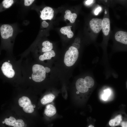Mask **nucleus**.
Instances as JSON below:
<instances>
[{"mask_svg": "<svg viewBox=\"0 0 127 127\" xmlns=\"http://www.w3.org/2000/svg\"><path fill=\"white\" fill-rule=\"evenodd\" d=\"M32 73L31 77L34 81L39 82L43 81L46 77V72L45 67L43 65L35 64L32 67Z\"/></svg>", "mask_w": 127, "mask_h": 127, "instance_id": "nucleus-1", "label": "nucleus"}, {"mask_svg": "<svg viewBox=\"0 0 127 127\" xmlns=\"http://www.w3.org/2000/svg\"><path fill=\"white\" fill-rule=\"evenodd\" d=\"M78 55V50L72 46L70 47L65 55L64 63L65 65L68 67L73 65L77 60Z\"/></svg>", "mask_w": 127, "mask_h": 127, "instance_id": "nucleus-2", "label": "nucleus"}, {"mask_svg": "<svg viewBox=\"0 0 127 127\" xmlns=\"http://www.w3.org/2000/svg\"><path fill=\"white\" fill-rule=\"evenodd\" d=\"M19 105L23 107L24 111L26 113H31L34 111L33 105H32L31 101L28 97L23 96L20 98L18 100Z\"/></svg>", "mask_w": 127, "mask_h": 127, "instance_id": "nucleus-3", "label": "nucleus"}, {"mask_svg": "<svg viewBox=\"0 0 127 127\" xmlns=\"http://www.w3.org/2000/svg\"><path fill=\"white\" fill-rule=\"evenodd\" d=\"M1 70L4 75L8 78H13L16 75L15 71L10 62L6 61L4 62L1 67Z\"/></svg>", "mask_w": 127, "mask_h": 127, "instance_id": "nucleus-4", "label": "nucleus"}, {"mask_svg": "<svg viewBox=\"0 0 127 127\" xmlns=\"http://www.w3.org/2000/svg\"><path fill=\"white\" fill-rule=\"evenodd\" d=\"M0 32L2 37L4 39H7L12 36L13 30L11 25L4 24L0 28Z\"/></svg>", "mask_w": 127, "mask_h": 127, "instance_id": "nucleus-5", "label": "nucleus"}, {"mask_svg": "<svg viewBox=\"0 0 127 127\" xmlns=\"http://www.w3.org/2000/svg\"><path fill=\"white\" fill-rule=\"evenodd\" d=\"M103 20L98 18H93L90 21V25L93 31L95 33H98L102 29Z\"/></svg>", "mask_w": 127, "mask_h": 127, "instance_id": "nucleus-6", "label": "nucleus"}, {"mask_svg": "<svg viewBox=\"0 0 127 127\" xmlns=\"http://www.w3.org/2000/svg\"><path fill=\"white\" fill-rule=\"evenodd\" d=\"M40 17L43 20H51L54 16V11L53 9L49 7H45L40 11Z\"/></svg>", "mask_w": 127, "mask_h": 127, "instance_id": "nucleus-7", "label": "nucleus"}, {"mask_svg": "<svg viewBox=\"0 0 127 127\" xmlns=\"http://www.w3.org/2000/svg\"><path fill=\"white\" fill-rule=\"evenodd\" d=\"M4 123L7 125L14 127H24V123L22 120H16L12 116L10 117L9 118H6L4 120Z\"/></svg>", "mask_w": 127, "mask_h": 127, "instance_id": "nucleus-8", "label": "nucleus"}, {"mask_svg": "<svg viewBox=\"0 0 127 127\" xmlns=\"http://www.w3.org/2000/svg\"><path fill=\"white\" fill-rule=\"evenodd\" d=\"M115 38L117 41L123 44H127V32L122 31L117 32L115 35Z\"/></svg>", "mask_w": 127, "mask_h": 127, "instance_id": "nucleus-9", "label": "nucleus"}, {"mask_svg": "<svg viewBox=\"0 0 127 127\" xmlns=\"http://www.w3.org/2000/svg\"><path fill=\"white\" fill-rule=\"evenodd\" d=\"M76 87L77 91L81 93L86 92L88 90V88L85 85L84 79L82 78H79L77 80Z\"/></svg>", "mask_w": 127, "mask_h": 127, "instance_id": "nucleus-10", "label": "nucleus"}, {"mask_svg": "<svg viewBox=\"0 0 127 127\" xmlns=\"http://www.w3.org/2000/svg\"><path fill=\"white\" fill-rule=\"evenodd\" d=\"M102 20V32L104 35L107 36L110 30V20L108 18H104Z\"/></svg>", "mask_w": 127, "mask_h": 127, "instance_id": "nucleus-11", "label": "nucleus"}, {"mask_svg": "<svg viewBox=\"0 0 127 127\" xmlns=\"http://www.w3.org/2000/svg\"><path fill=\"white\" fill-rule=\"evenodd\" d=\"M56 113V108L53 105L49 104L46 106L44 110V113L47 116H52L54 115Z\"/></svg>", "mask_w": 127, "mask_h": 127, "instance_id": "nucleus-12", "label": "nucleus"}, {"mask_svg": "<svg viewBox=\"0 0 127 127\" xmlns=\"http://www.w3.org/2000/svg\"><path fill=\"white\" fill-rule=\"evenodd\" d=\"M71 26H69L62 27L60 30L61 33L64 35H67L68 38H71L73 37L74 34L71 30Z\"/></svg>", "mask_w": 127, "mask_h": 127, "instance_id": "nucleus-13", "label": "nucleus"}, {"mask_svg": "<svg viewBox=\"0 0 127 127\" xmlns=\"http://www.w3.org/2000/svg\"><path fill=\"white\" fill-rule=\"evenodd\" d=\"M55 55V53L54 51L53 50H51L45 52L43 55H40L39 57V59L41 61L50 60L52 57H54Z\"/></svg>", "mask_w": 127, "mask_h": 127, "instance_id": "nucleus-14", "label": "nucleus"}, {"mask_svg": "<svg viewBox=\"0 0 127 127\" xmlns=\"http://www.w3.org/2000/svg\"><path fill=\"white\" fill-rule=\"evenodd\" d=\"M55 98V96L52 94L45 95L41 100V102L43 105H45L51 102Z\"/></svg>", "mask_w": 127, "mask_h": 127, "instance_id": "nucleus-15", "label": "nucleus"}, {"mask_svg": "<svg viewBox=\"0 0 127 127\" xmlns=\"http://www.w3.org/2000/svg\"><path fill=\"white\" fill-rule=\"evenodd\" d=\"M65 14L64 16L65 19H67L70 22L73 23L75 22L77 16L76 14L72 13L70 10H67L65 11Z\"/></svg>", "mask_w": 127, "mask_h": 127, "instance_id": "nucleus-16", "label": "nucleus"}, {"mask_svg": "<svg viewBox=\"0 0 127 127\" xmlns=\"http://www.w3.org/2000/svg\"><path fill=\"white\" fill-rule=\"evenodd\" d=\"M43 46L42 49V52H46L49 51L52 49L53 45L52 43L48 41H46L43 42L42 44Z\"/></svg>", "mask_w": 127, "mask_h": 127, "instance_id": "nucleus-17", "label": "nucleus"}, {"mask_svg": "<svg viewBox=\"0 0 127 127\" xmlns=\"http://www.w3.org/2000/svg\"><path fill=\"white\" fill-rule=\"evenodd\" d=\"M122 120V116L119 115L115 118L110 120L109 122V125L111 127H114L119 124Z\"/></svg>", "mask_w": 127, "mask_h": 127, "instance_id": "nucleus-18", "label": "nucleus"}, {"mask_svg": "<svg viewBox=\"0 0 127 127\" xmlns=\"http://www.w3.org/2000/svg\"><path fill=\"white\" fill-rule=\"evenodd\" d=\"M84 79L86 86L88 88L92 87L94 84V81L91 77L89 76L86 77Z\"/></svg>", "mask_w": 127, "mask_h": 127, "instance_id": "nucleus-19", "label": "nucleus"}, {"mask_svg": "<svg viewBox=\"0 0 127 127\" xmlns=\"http://www.w3.org/2000/svg\"><path fill=\"white\" fill-rule=\"evenodd\" d=\"M111 94V92L109 89H107L104 90V93L101 96L102 99L104 101L107 100Z\"/></svg>", "mask_w": 127, "mask_h": 127, "instance_id": "nucleus-20", "label": "nucleus"}, {"mask_svg": "<svg viewBox=\"0 0 127 127\" xmlns=\"http://www.w3.org/2000/svg\"><path fill=\"white\" fill-rule=\"evenodd\" d=\"M13 3V0H4L3 1L2 4L4 7L7 8L11 6Z\"/></svg>", "mask_w": 127, "mask_h": 127, "instance_id": "nucleus-21", "label": "nucleus"}, {"mask_svg": "<svg viewBox=\"0 0 127 127\" xmlns=\"http://www.w3.org/2000/svg\"><path fill=\"white\" fill-rule=\"evenodd\" d=\"M34 1V0H25L24 4L25 6H28L31 5Z\"/></svg>", "mask_w": 127, "mask_h": 127, "instance_id": "nucleus-22", "label": "nucleus"}, {"mask_svg": "<svg viewBox=\"0 0 127 127\" xmlns=\"http://www.w3.org/2000/svg\"><path fill=\"white\" fill-rule=\"evenodd\" d=\"M101 10V8L100 7H97L95 10L94 11V13L95 15H98L99 12H100Z\"/></svg>", "mask_w": 127, "mask_h": 127, "instance_id": "nucleus-23", "label": "nucleus"}, {"mask_svg": "<svg viewBox=\"0 0 127 127\" xmlns=\"http://www.w3.org/2000/svg\"><path fill=\"white\" fill-rule=\"evenodd\" d=\"M42 26L44 28H47L49 25L45 21H43L41 24Z\"/></svg>", "mask_w": 127, "mask_h": 127, "instance_id": "nucleus-24", "label": "nucleus"}, {"mask_svg": "<svg viewBox=\"0 0 127 127\" xmlns=\"http://www.w3.org/2000/svg\"><path fill=\"white\" fill-rule=\"evenodd\" d=\"M72 46L75 47L77 49H79L80 47V46L79 44L75 43H74L72 44Z\"/></svg>", "mask_w": 127, "mask_h": 127, "instance_id": "nucleus-25", "label": "nucleus"}, {"mask_svg": "<svg viewBox=\"0 0 127 127\" xmlns=\"http://www.w3.org/2000/svg\"><path fill=\"white\" fill-rule=\"evenodd\" d=\"M80 42V38L79 37L76 38L74 40V43L79 44Z\"/></svg>", "mask_w": 127, "mask_h": 127, "instance_id": "nucleus-26", "label": "nucleus"}, {"mask_svg": "<svg viewBox=\"0 0 127 127\" xmlns=\"http://www.w3.org/2000/svg\"><path fill=\"white\" fill-rule=\"evenodd\" d=\"M122 127H127V122L123 121L121 123Z\"/></svg>", "mask_w": 127, "mask_h": 127, "instance_id": "nucleus-27", "label": "nucleus"}, {"mask_svg": "<svg viewBox=\"0 0 127 127\" xmlns=\"http://www.w3.org/2000/svg\"><path fill=\"white\" fill-rule=\"evenodd\" d=\"M93 1V0H87L86 1L85 3L86 4L89 5L91 4Z\"/></svg>", "mask_w": 127, "mask_h": 127, "instance_id": "nucleus-28", "label": "nucleus"}, {"mask_svg": "<svg viewBox=\"0 0 127 127\" xmlns=\"http://www.w3.org/2000/svg\"><path fill=\"white\" fill-rule=\"evenodd\" d=\"M45 68L46 73H48L50 72V69L49 68L47 67H45Z\"/></svg>", "mask_w": 127, "mask_h": 127, "instance_id": "nucleus-29", "label": "nucleus"}, {"mask_svg": "<svg viewBox=\"0 0 127 127\" xmlns=\"http://www.w3.org/2000/svg\"><path fill=\"white\" fill-rule=\"evenodd\" d=\"M88 127H94L93 125H91L89 126Z\"/></svg>", "mask_w": 127, "mask_h": 127, "instance_id": "nucleus-30", "label": "nucleus"}, {"mask_svg": "<svg viewBox=\"0 0 127 127\" xmlns=\"http://www.w3.org/2000/svg\"><path fill=\"white\" fill-rule=\"evenodd\" d=\"M107 13V12L106 11H105V14H106Z\"/></svg>", "mask_w": 127, "mask_h": 127, "instance_id": "nucleus-31", "label": "nucleus"}, {"mask_svg": "<svg viewBox=\"0 0 127 127\" xmlns=\"http://www.w3.org/2000/svg\"><path fill=\"white\" fill-rule=\"evenodd\" d=\"M64 20L65 21L66 20V19L65 18L64 19Z\"/></svg>", "mask_w": 127, "mask_h": 127, "instance_id": "nucleus-32", "label": "nucleus"}, {"mask_svg": "<svg viewBox=\"0 0 127 127\" xmlns=\"http://www.w3.org/2000/svg\"><path fill=\"white\" fill-rule=\"evenodd\" d=\"M105 2H107V0H105Z\"/></svg>", "mask_w": 127, "mask_h": 127, "instance_id": "nucleus-33", "label": "nucleus"}]
</instances>
